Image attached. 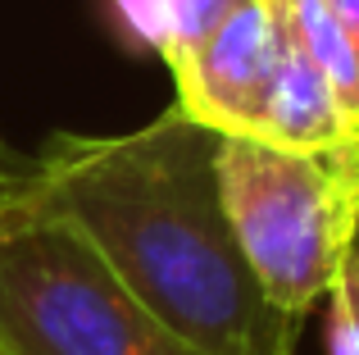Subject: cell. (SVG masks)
<instances>
[{"instance_id":"cell-3","label":"cell","mask_w":359,"mask_h":355,"mask_svg":"<svg viewBox=\"0 0 359 355\" xmlns=\"http://www.w3.org/2000/svg\"><path fill=\"white\" fill-rule=\"evenodd\" d=\"M0 355H196L64 219H0Z\"/></svg>"},{"instance_id":"cell-11","label":"cell","mask_w":359,"mask_h":355,"mask_svg":"<svg viewBox=\"0 0 359 355\" xmlns=\"http://www.w3.org/2000/svg\"><path fill=\"white\" fill-rule=\"evenodd\" d=\"M327 9H332V18L341 23V32L351 36L355 55H359V0H323Z\"/></svg>"},{"instance_id":"cell-9","label":"cell","mask_w":359,"mask_h":355,"mask_svg":"<svg viewBox=\"0 0 359 355\" xmlns=\"http://www.w3.org/2000/svg\"><path fill=\"white\" fill-rule=\"evenodd\" d=\"M109 5L132 41L164 51V0H109Z\"/></svg>"},{"instance_id":"cell-10","label":"cell","mask_w":359,"mask_h":355,"mask_svg":"<svg viewBox=\"0 0 359 355\" xmlns=\"http://www.w3.org/2000/svg\"><path fill=\"white\" fill-rule=\"evenodd\" d=\"M27 182H32V160L14 155L9 142L0 137V219H5V214L27 196Z\"/></svg>"},{"instance_id":"cell-7","label":"cell","mask_w":359,"mask_h":355,"mask_svg":"<svg viewBox=\"0 0 359 355\" xmlns=\"http://www.w3.org/2000/svg\"><path fill=\"white\" fill-rule=\"evenodd\" d=\"M237 0H164V64H182L191 51H201L205 36L228 18Z\"/></svg>"},{"instance_id":"cell-2","label":"cell","mask_w":359,"mask_h":355,"mask_svg":"<svg viewBox=\"0 0 359 355\" xmlns=\"http://www.w3.org/2000/svg\"><path fill=\"white\" fill-rule=\"evenodd\" d=\"M214 160L223 210L259 287L300 319L359 241V142L296 155L255 137H219Z\"/></svg>"},{"instance_id":"cell-4","label":"cell","mask_w":359,"mask_h":355,"mask_svg":"<svg viewBox=\"0 0 359 355\" xmlns=\"http://www.w3.org/2000/svg\"><path fill=\"white\" fill-rule=\"evenodd\" d=\"M287 41L282 0H237L201 51L173 64L177 109L219 137H250Z\"/></svg>"},{"instance_id":"cell-8","label":"cell","mask_w":359,"mask_h":355,"mask_svg":"<svg viewBox=\"0 0 359 355\" xmlns=\"http://www.w3.org/2000/svg\"><path fill=\"white\" fill-rule=\"evenodd\" d=\"M327 355H359V241L327 287Z\"/></svg>"},{"instance_id":"cell-1","label":"cell","mask_w":359,"mask_h":355,"mask_svg":"<svg viewBox=\"0 0 359 355\" xmlns=\"http://www.w3.org/2000/svg\"><path fill=\"white\" fill-rule=\"evenodd\" d=\"M219 133L168 105L109 137H55L23 205L64 219L109 274L196 355H296L219 192Z\"/></svg>"},{"instance_id":"cell-5","label":"cell","mask_w":359,"mask_h":355,"mask_svg":"<svg viewBox=\"0 0 359 355\" xmlns=\"http://www.w3.org/2000/svg\"><path fill=\"white\" fill-rule=\"evenodd\" d=\"M250 137L264 146H278V151H296V155L341 151V146L359 142V128L346 119L332 82L309 60V51L296 41L291 27H287V41H282V60H278V73H273L269 100H264Z\"/></svg>"},{"instance_id":"cell-6","label":"cell","mask_w":359,"mask_h":355,"mask_svg":"<svg viewBox=\"0 0 359 355\" xmlns=\"http://www.w3.org/2000/svg\"><path fill=\"white\" fill-rule=\"evenodd\" d=\"M282 14H287V27L296 32V41L309 51V60L332 82L346 119L359 128V55L351 36L341 32V23L332 18V9L323 0H282Z\"/></svg>"}]
</instances>
